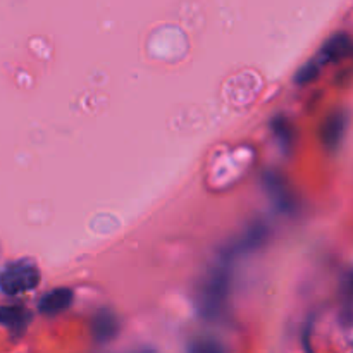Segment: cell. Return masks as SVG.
Segmentation results:
<instances>
[{
    "instance_id": "cell-2",
    "label": "cell",
    "mask_w": 353,
    "mask_h": 353,
    "mask_svg": "<svg viewBox=\"0 0 353 353\" xmlns=\"http://www.w3.org/2000/svg\"><path fill=\"white\" fill-rule=\"evenodd\" d=\"M40 285V271L28 262H14L0 272V290L6 295H21Z\"/></svg>"
},
{
    "instance_id": "cell-11",
    "label": "cell",
    "mask_w": 353,
    "mask_h": 353,
    "mask_svg": "<svg viewBox=\"0 0 353 353\" xmlns=\"http://www.w3.org/2000/svg\"><path fill=\"white\" fill-rule=\"evenodd\" d=\"M341 293H343V317L345 319H352L353 317V271L345 276L343 286H341Z\"/></svg>"
},
{
    "instance_id": "cell-12",
    "label": "cell",
    "mask_w": 353,
    "mask_h": 353,
    "mask_svg": "<svg viewBox=\"0 0 353 353\" xmlns=\"http://www.w3.org/2000/svg\"><path fill=\"white\" fill-rule=\"evenodd\" d=\"M190 353H226L223 345L214 340H196L190 347Z\"/></svg>"
},
{
    "instance_id": "cell-8",
    "label": "cell",
    "mask_w": 353,
    "mask_h": 353,
    "mask_svg": "<svg viewBox=\"0 0 353 353\" xmlns=\"http://www.w3.org/2000/svg\"><path fill=\"white\" fill-rule=\"evenodd\" d=\"M30 310L23 305H3L0 307V324L9 330H24L30 323Z\"/></svg>"
},
{
    "instance_id": "cell-5",
    "label": "cell",
    "mask_w": 353,
    "mask_h": 353,
    "mask_svg": "<svg viewBox=\"0 0 353 353\" xmlns=\"http://www.w3.org/2000/svg\"><path fill=\"white\" fill-rule=\"evenodd\" d=\"M74 300V293L69 288H55L52 292L45 293L41 296L40 303H38V310L43 316H57V314L64 312L69 309Z\"/></svg>"
},
{
    "instance_id": "cell-13",
    "label": "cell",
    "mask_w": 353,
    "mask_h": 353,
    "mask_svg": "<svg viewBox=\"0 0 353 353\" xmlns=\"http://www.w3.org/2000/svg\"><path fill=\"white\" fill-rule=\"evenodd\" d=\"M317 74H319V64L312 61L309 62V64L303 65V68H300V71L296 72L295 76V81L299 83V85H307V83H310L312 79H316Z\"/></svg>"
},
{
    "instance_id": "cell-14",
    "label": "cell",
    "mask_w": 353,
    "mask_h": 353,
    "mask_svg": "<svg viewBox=\"0 0 353 353\" xmlns=\"http://www.w3.org/2000/svg\"><path fill=\"white\" fill-rule=\"evenodd\" d=\"M143 353H152V352H143Z\"/></svg>"
},
{
    "instance_id": "cell-4",
    "label": "cell",
    "mask_w": 353,
    "mask_h": 353,
    "mask_svg": "<svg viewBox=\"0 0 353 353\" xmlns=\"http://www.w3.org/2000/svg\"><path fill=\"white\" fill-rule=\"evenodd\" d=\"M268 234H269V230L265 224L262 223L254 224V226L248 228L247 233H245L240 240L234 241L230 248H226V250L223 252L221 259L226 262H233L238 255L248 254V252L261 247V245L265 241V238H268Z\"/></svg>"
},
{
    "instance_id": "cell-6",
    "label": "cell",
    "mask_w": 353,
    "mask_h": 353,
    "mask_svg": "<svg viewBox=\"0 0 353 353\" xmlns=\"http://www.w3.org/2000/svg\"><path fill=\"white\" fill-rule=\"evenodd\" d=\"M119 319H117L116 314L112 310L102 309L93 316V323H92V333L93 338L100 343L103 341H110L119 334Z\"/></svg>"
},
{
    "instance_id": "cell-10",
    "label": "cell",
    "mask_w": 353,
    "mask_h": 353,
    "mask_svg": "<svg viewBox=\"0 0 353 353\" xmlns=\"http://www.w3.org/2000/svg\"><path fill=\"white\" fill-rule=\"evenodd\" d=\"M271 128H272V133H274V137L278 138L279 143H281L283 147L285 148L292 147L293 140H295V138H293V128H292V124L285 119V117L283 116L274 117L271 123Z\"/></svg>"
},
{
    "instance_id": "cell-7",
    "label": "cell",
    "mask_w": 353,
    "mask_h": 353,
    "mask_svg": "<svg viewBox=\"0 0 353 353\" xmlns=\"http://www.w3.org/2000/svg\"><path fill=\"white\" fill-rule=\"evenodd\" d=\"M345 130H347V116L343 112L331 114L321 128V140H323L324 147L330 150H336L343 140Z\"/></svg>"
},
{
    "instance_id": "cell-9",
    "label": "cell",
    "mask_w": 353,
    "mask_h": 353,
    "mask_svg": "<svg viewBox=\"0 0 353 353\" xmlns=\"http://www.w3.org/2000/svg\"><path fill=\"white\" fill-rule=\"evenodd\" d=\"M348 48H350V38L343 33L336 34V37L330 38V40L326 41V45L323 47V50H321L319 54L321 61L323 62L338 61V59H341L345 54H347Z\"/></svg>"
},
{
    "instance_id": "cell-3",
    "label": "cell",
    "mask_w": 353,
    "mask_h": 353,
    "mask_svg": "<svg viewBox=\"0 0 353 353\" xmlns=\"http://www.w3.org/2000/svg\"><path fill=\"white\" fill-rule=\"evenodd\" d=\"M264 188L265 192L269 193V196L272 199V202L276 203V207H278L281 212H293L295 210V195L292 193V190H290L288 183L285 181V178L283 176H279L278 172L274 171H269L264 174Z\"/></svg>"
},
{
    "instance_id": "cell-1",
    "label": "cell",
    "mask_w": 353,
    "mask_h": 353,
    "mask_svg": "<svg viewBox=\"0 0 353 353\" xmlns=\"http://www.w3.org/2000/svg\"><path fill=\"white\" fill-rule=\"evenodd\" d=\"M231 262L221 259V264L210 272L207 281L203 283L199 295V309L205 319L212 321L223 314L226 309L231 290Z\"/></svg>"
}]
</instances>
